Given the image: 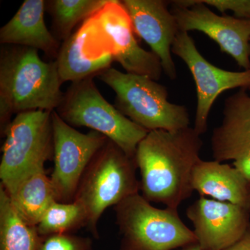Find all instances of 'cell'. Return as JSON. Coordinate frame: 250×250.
Listing matches in <instances>:
<instances>
[{
	"label": "cell",
	"mask_w": 250,
	"mask_h": 250,
	"mask_svg": "<svg viewBox=\"0 0 250 250\" xmlns=\"http://www.w3.org/2000/svg\"><path fill=\"white\" fill-rule=\"evenodd\" d=\"M114 210L119 250H174L197 243L177 209L156 208L139 193L126 197Z\"/></svg>",
	"instance_id": "5"
},
{
	"label": "cell",
	"mask_w": 250,
	"mask_h": 250,
	"mask_svg": "<svg viewBox=\"0 0 250 250\" xmlns=\"http://www.w3.org/2000/svg\"><path fill=\"white\" fill-rule=\"evenodd\" d=\"M89 29L90 21H85L82 27L63 41L61 45L55 61L62 83H74L98 75L111 67V62L114 61L111 50L94 58L85 55L83 47Z\"/></svg>",
	"instance_id": "17"
},
{
	"label": "cell",
	"mask_w": 250,
	"mask_h": 250,
	"mask_svg": "<svg viewBox=\"0 0 250 250\" xmlns=\"http://www.w3.org/2000/svg\"><path fill=\"white\" fill-rule=\"evenodd\" d=\"M52 111H29L18 113L1 134L0 185L11 193L28 174L45 167L53 159Z\"/></svg>",
	"instance_id": "6"
},
{
	"label": "cell",
	"mask_w": 250,
	"mask_h": 250,
	"mask_svg": "<svg viewBox=\"0 0 250 250\" xmlns=\"http://www.w3.org/2000/svg\"><path fill=\"white\" fill-rule=\"evenodd\" d=\"M197 243L203 250H225L236 243L250 223V210L201 197L187 210Z\"/></svg>",
	"instance_id": "12"
},
{
	"label": "cell",
	"mask_w": 250,
	"mask_h": 250,
	"mask_svg": "<svg viewBox=\"0 0 250 250\" xmlns=\"http://www.w3.org/2000/svg\"><path fill=\"white\" fill-rule=\"evenodd\" d=\"M98 76L116 93V107L148 131H173L190 126L188 108L169 102L167 88L157 81L111 67Z\"/></svg>",
	"instance_id": "4"
},
{
	"label": "cell",
	"mask_w": 250,
	"mask_h": 250,
	"mask_svg": "<svg viewBox=\"0 0 250 250\" xmlns=\"http://www.w3.org/2000/svg\"><path fill=\"white\" fill-rule=\"evenodd\" d=\"M52 122L54 168L50 179L57 201L71 203L87 167L108 139L98 131L81 133L56 111H52Z\"/></svg>",
	"instance_id": "8"
},
{
	"label": "cell",
	"mask_w": 250,
	"mask_h": 250,
	"mask_svg": "<svg viewBox=\"0 0 250 250\" xmlns=\"http://www.w3.org/2000/svg\"><path fill=\"white\" fill-rule=\"evenodd\" d=\"M86 226V216L82 207L76 202L62 203L54 202L42 215L38 224V232L41 236L72 233Z\"/></svg>",
	"instance_id": "21"
},
{
	"label": "cell",
	"mask_w": 250,
	"mask_h": 250,
	"mask_svg": "<svg viewBox=\"0 0 250 250\" xmlns=\"http://www.w3.org/2000/svg\"><path fill=\"white\" fill-rule=\"evenodd\" d=\"M182 250H203L200 248L197 243H194V244L190 245L185 247V248H182Z\"/></svg>",
	"instance_id": "25"
},
{
	"label": "cell",
	"mask_w": 250,
	"mask_h": 250,
	"mask_svg": "<svg viewBox=\"0 0 250 250\" xmlns=\"http://www.w3.org/2000/svg\"><path fill=\"white\" fill-rule=\"evenodd\" d=\"M93 77L72 83L56 110L65 123L98 131L135 158L140 142L149 131L124 116L104 98Z\"/></svg>",
	"instance_id": "7"
},
{
	"label": "cell",
	"mask_w": 250,
	"mask_h": 250,
	"mask_svg": "<svg viewBox=\"0 0 250 250\" xmlns=\"http://www.w3.org/2000/svg\"><path fill=\"white\" fill-rule=\"evenodd\" d=\"M111 0H54L48 1L57 37L66 40L81 21L93 17Z\"/></svg>",
	"instance_id": "20"
},
{
	"label": "cell",
	"mask_w": 250,
	"mask_h": 250,
	"mask_svg": "<svg viewBox=\"0 0 250 250\" xmlns=\"http://www.w3.org/2000/svg\"><path fill=\"white\" fill-rule=\"evenodd\" d=\"M179 30L197 31L218 44L245 70H250V20L215 14L202 0L170 1Z\"/></svg>",
	"instance_id": "9"
},
{
	"label": "cell",
	"mask_w": 250,
	"mask_h": 250,
	"mask_svg": "<svg viewBox=\"0 0 250 250\" xmlns=\"http://www.w3.org/2000/svg\"><path fill=\"white\" fill-rule=\"evenodd\" d=\"M131 21L134 33L143 39L159 58L166 75L174 80L177 67L172 47L179 33L177 20L164 0L121 1Z\"/></svg>",
	"instance_id": "13"
},
{
	"label": "cell",
	"mask_w": 250,
	"mask_h": 250,
	"mask_svg": "<svg viewBox=\"0 0 250 250\" xmlns=\"http://www.w3.org/2000/svg\"><path fill=\"white\" fill-rule=\"evenodd\" d=\"M225 250H250V223L243 236Z\"/></svg>",
	"instance_id": "24"
},
{
	"label": "cell",
	"mask_w": 250,
	"mask_h": 250,
	"mask_svg": "<svg viewBox=\"0 0 250 250\" xmlns=\"http://www.w3.org/2000/svg\"><path fill=\"white\" fill-rule=\"evenodd\" d=\"M193 127L149 131L140 142L135 160L141 190L148 202L177 209L194 192L192 177L203 141Z\"/></svg>",
	"instance_id": "1"
},
{
	"label": "cell",
	"mask_w": 250,
	"mask_h": 250,
	"mask_svg": "<svg viewBox=\"0 0 250 250\" xmlns=\"http://www.w3.org/2000/svg\"><path fill=\"white\" fill-rule=\"evenodd\" d=\"M192 187L202 197L250 210V181L241 171L228 164L201 159L192 172Z\"/></svg>",
	"instance_id": "16"
},
{
	"label": "cell",
	"mask_w": 250,
	"mask_h": 250,
	"mask_svg": "<svg viewBox=\"0 0 250 250\" xmlns=\"http://www.w3.org/2000/svg\"><path fill=\"white\" fill-rule=\"evenodd\" d=\"M172 53L182 59L191 72L197 92V107L193 129L201 135L208 126L210 110L215 100L226 90H250V70L233 72L215 66L197 49L188 33L179 31Z\"/></svg>",
	"instance_id": "10"
},
{
	"label": "cell",
	"mask_w": 250,
	"mask_h": 250,
	"mask_svg": "<svg viewBox=\"0 0 250 250\" xmlns=\"http://www.w3.org/2000/svg\"><path fill=\"white\" fill-rule=\"evenodd\" d=\"M41 241L36 227L18 215L0 185V250H38Z\"/></svg>",
	"instance_id": "19"
},
{
	"label": "cell",
	"mask_w": 250,
	"mask_h": 250,
	"mask_svg": "<svg viewBox=\"0 0 250 250\" xmlns=\"http://www.w3.org/2000/svg\"><path fill=\"white\" fill-rule=\"evenodd\" d=\"M56 61L45 62L37 49L3 45L0 52L1 134L13 115L29 111H53L63 100Z\"/></svg>",
	"instance_id": "2"
},
{
	"label": "cell",
	"mask_w": 250,
	"mask_h": 250,
	"mask_svg": "<svg viewBox=\"0 0 250 250\" xmlns=\"http://www.w3.org/2000/svg\"><path fill=\"white\" fill-rule=\"evenodd\" d=\"M94 18L97 28L111 41L113 60L119 62L126 72L160 80L164 72L160 60L138 43L121 1L111 0Z\"/></svg>",
	"instance_id": "11"
},
{
	"label": "cell",
	"mask_w": 250,
	"mask_h": 250,
	"mask_svg": "<svg viewBox=\"0 0 250 250\" xmlns=\"http://www.w3.org/2000/svg\"><path fill=\"white\" fill-rule=\"evenodd\" d=\"M241 88L225 100L223 120L212 134L213 159L232 161L250 181V93Z\"/></svg>",
	"instance_id": "14"
},
{
	"label": "cell",
	"mask_w": 250,
	"mask_h": 250,
	"mask_svg": "<svg viewBox=\"0 0 250 250\" xmlns=\"http://www.w3.org/2000/svg\"></svg>",
	"instance_id": "26"
},
{
	"label": "cell",
	"mask_w": 250,
	"mask_h": 250,
	"mask_svg": "<svg viewBox=\"0 0 250 250\" xmlns=\"http://www.w3.org/2000/svg\"><path fill=\"white\" fill-rule=\"evenodd\" d=\"M7 194L18 215L34 227L37 226L49 206L57 201L52 181L46 174L45 167L28 174Z\"/></svg>",
	"instance_id": "18"
},
{
	"label": "cell",
	"mask_w": 250,
	"mask_h": 250,
	"mask_svg": "<svg viewBox=\"0 0 250 250\" xmlns=\"http://www.w3.org/2000/svg\"><path fill=\"white\" fill-rule=\"evenodd\" d=\"M93 240L72 233L41 236L38 250H93Z\"/></svg>",
	"instance_id": "22"
},
{
	"label": "cell",
	"mask_w": 250,
	"mask_h": 250,
	"mask_svg": "<svg viewBox=\"0 0 250 250\" xmlns=\"http://www.w3.org/2000/svg\"><path fill=\"white\" fill-rule=\"evenodd\" d=\"M45 8L43 0H25L0 29V42L3 45L30 47L57 58L61 46L46 26Z\"/></svg>",
	"instance_id": "15"
},
{
	"label": "cell",
	"mask_w": 250,
	"mask_h": 250,
	"mask_svg": "<svg viewBox=\"0 0 250 250\" xmlns=\"http://www.w3.org/2000/svg\"><path fill=\"white\" fill-rule=\"evenodd\" d=\"M208 6L225 14L231 11L233 16L241 19L250 20V0H202Z\"/></svg>",
	"instance_id": "23"
},
{
	"label": "cell",
	"mask_w": 250,
	"mask_h": 250,
	"mask_svg": "<svg viewBox=\"0 0 250 250\" xmlns=\"http://www.w3.org/2000/svg\"><path fill=\"white\" fill-rule=\"evenodd\" d=\"M137 170L135 158L130 157L110 140L90 161L73 202L84 210L85 228L94 238L100 237L99 220L106 208L139 193L141 184L136 176Z\"/></svg>",
	"instance_id": "3"
}]
</instances>
